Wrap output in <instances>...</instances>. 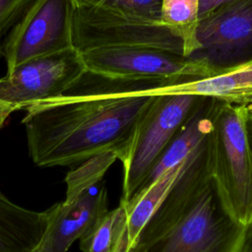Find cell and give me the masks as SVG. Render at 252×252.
<instances>
[{
	"mask_svg": "<svg viewBox=\"0 0 252 252\" xmlns=\"http://www.w3.org/2000/svg\"><path fill=\"white\" fill-rule=\"evenodd\" d=\"M93 76L94 84L80 80L65 94L26 109L22 123L37 166L80 164L107 152L122 163L127 159L138 123L155 95L109 93Z\"/></svg>",
	"mask_w": 252,
	"mask_h": 252,
	"instance_id": "obj_1",
	"label": "cell"
},
{
	"mask_svg": "<svg viewBox=\"0 0 252 252\" xmlns=\"http://www.w3.org/2000/svg\"><path fill=\"white\" fill-rule=\"evenodd\" d=\"M245 232L212 177L176 214L142 228L128 252H241Z\"/></svg>",
	"mask_w": 252,
	"mask_h": 252,
	"instance_id": "obj_2",
	"label": "cell"
},
{
	"mask_svg": "<svg viewBox=\"0 0 252 252\" xmlns=\"http://www.w3.org/2000/svg\"><path fill=\"white\" fill-rule=\"evenodd\" d=\"M117 160L112 152L96 155L70 170L66 198L44 211L45 228L35 252H68L109 211L103 177Z\"/></svg>",
	"mask_w": 252,
	"mask_h": 252,
	"instance_id": "obj_3",
	"label": "cell"
},
{
	"mask_svg": "<svg viewBox=\"0 0 252 252\" xmlns=\"http://www.w3.org/2000/svg\"><path fill=\"white\" fill-rule=\"evenodd\" d=\"M249 107L217 99L213 114V177L231 215L252 220V154L246 131Z\"/></svg>",
	"mask_w": 252,
	"mask_h": 252,
	"instance_id": "obj_4",
	"label": "cell"
},
{
	"mask_svg": "<svg viewBox=\"0 0 252 252\" xmlns=\"http://www.w3.org/2000/svg\"><path fill=\"white\" fill-rule=\"evenodd\" d=\"M205 96L190 94L155 95L135 131L123 165L121 203L130 202L145 176Z\"/></svg>",
	"mask_w": 252,
	"mask_h": 252,
	"instance_id": "obj_5",
	"label": "cell"
},
{
	"mask_svg": "<svg viewBox=\"0 0 252 252\" xmlns=\"http://www.w3.org/2000/svg\"><path fill=\"white\" fill-rule=\"evenodd\" d=\"M86 73L74 48L17 66L0 78V129L13 112L65 94Z\"/></svg>",
	"mask_w": 252,
	"mask_h": 252,
	"instance_id": "obj_6",
	"label": "cell"
},
{
	"mask_svg": "<svg viewBox=\"0 0 252 252\" xmlns=\"http://www.w3.org/2000/svg\"><path fill=\"white\" fill-rule=\"evenodd\" d=\"M87 72L114 80L172 81L177 85L211 77L183 54L144 46L100 47L81 53Z\"/></svg>",
	"mask_w": 252,
	"mask_h": 252,
	"instance_id": "obj_7",
	"label": "cell"
},
{
	"mask_svg": "<svg viewBox=\"0 0 252 252\" xmlns=\"http://www.w3.org/2000/svg\"><path fill=\"white\" fill-rule=\"evenodd\" d=\"M144 46L185 55L183 39L161 23L126 17L108 10L76 6L73 48L82 53L100 47Z\"/></svg>",
	"mask_w": 252,
	"mask_h": 252,
	"instance_id": "obj_8",
	"label": "cell"
},
{
	"mask_svg": "<svg viewBox=\"0 0 252 252\" xmlns=\"http://www.w3.org/2000/svg\"><path fill=\"white\" fill-rule=\"evenodd\" d=\"M188 58L212 76L252 62V0H232L199 22Z\"/></svg>",
	"mask_w": 252,
	"mask_h": 252,
	"instance_id": "obj_9",
	"label": "cell"
},
{
	"mask_svg": "<svg viewBox=\"0 0 252 252\" xmlns=\"http://www.w3.org/2000/svg\"><path fill=\"white\" fill-rule=\"evenodd\" d=\"M73 0H35L3 46L7 73L37 58L73 48Z\"/></svg>",
	"mask_w": 252,
	"mask_h": 252,
	"instance_id": "obj_10",
	"label": "cell"
},
{
	"mask_svg": "<svg viewBox=\"0 0 252 252\" xmlns=\"http://www.w3.org/2000/svg\"><path fill=\"white\" fill-rule=\"evenodd\" d=\"M164 94H190L235 105H252V62L224 74L158 88L150 93L151 95Z\"/></svg>",
	"mask_w": 252,
	"mask_h": 252,
	"instance_id": "obj_11",
	"label": "cell"
},
{
	"mask_svg": "<svg viewBox=\"0 0 252 252\" xmlns=\"http://www.w3.org/2000/svg\"><path fill=\"white\" fill-rule=\"evenodd\" d=\"M44 228V212L24 208L0 191V252H32Z\"/></svg>",
	"mask_w": 252,
	"mask_h": 252,
	"instance_id": "obj_12",
	"label": "cell"
},
{
	"mask_svg": "<svg viewBox=\"0 0 252 252\" xmlns=\"http://www.w3.org/2000/svg\"><path fill=\"white\" fill-rule=\"evenodd\" d=\"M127 209L122 204L107 214L80 240L82 252H128Z\"/></svg>",
	"mask_w": 252,
	"mask_h": 252,
	"instance_id": "obj_13",
	"label": "cell"
},
{
	"mask_svg": "<svg viewBox=\"0 0 252 252\" xmlns=\"http://www.w3.org/2000/svg\"><path fill=\"white\" fill-rule=\"evenodd\" d=\"M160 23L183 39L186 57L196 50L199 0H161Z\"/></svg>",
	"mask_w": 252,
	"mask_h": 252,
	"instance_id": "obj_14",
	"label": "cell"
},
{
	"mask_svg": "<svg viewBox=\"0 0 252 252\" xmlns=\"http://www.w3.org/2000/svg\"><path fill=\"white\" fill-rule=\"evenodd\" d=\"M76 6L95 7L129 18L160 23L161 0H73Z\"/></svg>",
	"mask_w": 252,
	"mask_h": 252,
	"instance_id": "obj_15",
	"label": "cell"
},
{
	"mask_svg": "<svg viewBox=\"0 0 252 252\" xmlns=\"http://www.w3.org/2000/svg\"><path fill=\"white\" fill-rule=\"evenodd\" d=\"M35 0H0V33L3 34L24 17Z\"/></svg>",
	"mask_w": 252,
	"mask_h": 252,
	"instance_id": "obj_16",
	"label": "cell"
},
{
	"mask_svg": "<svg viewBox=\"0 0 252 252\" xmlns=\"http://www.w3.org/2000/svg\"><path fill=\"white\" fill-rule=\"evenodd\" d=\"M246 131H247V137H248L249 146L252 154V113L250 112V110L248 111V115L246 119ZM249 251H252V220L250 223L246 226L245 238H244L243 246L241 249V252H249Z\"/></svg>",
	"mask_w": 252,
	"mask_h": 252,
	"instance_id": "obj_17",
	"label": "cell"
},
{
	"mask_svg": "<svg viewBox=\"0 0 252 252\" xmlns=\"http://www.w3.org/2000/svg\"><path fill=\"white\" fill-rule=\"evenodd\" d=\"M231 1L232 0H199V22L208 18Z\"/></svg>",
	"mask_w": 252,
	"mask_h": 252,
	"instance_id": "obj_18",
	"label": "cell"
},
{
	"mask_svg": "<svg viewBox=\"0 0 252 252\" xmlns=\"http://www.w3.org/2000/svg\"><path fill=\"white\" fill-rule=\"evenodd\" d=\"M1 36H2V34L0 33V59L3 56V46H2V43H1Z\"/></svg>",
	"mask_w": 252,
	"mask_h": 252,
	"instance_id": "obj_19",
	"label": "cell"
},
{
	"mask_svg": "<svg viewBox=\"0 0 252 252\" xmlns=\"http://www.w3.org/2000/svg\"><path fill=\"white\" fill-rule=\"evenodd\" d=\"M249 106V110H250V112L252 113V105H248Z\"/></svg>",
	"mask_w": 252,
	"mask_h": 252,
	"instance_id": "obj_20",
	"label": "cell"
},
{
	"mask_svg": "<svg viewBox=\"0 0 252 252\" xmlns=\"http://www.w3.org/2000/svg\"><path fill=\"white\" fill-rule=\"evenodd\" d=\"M32 252H35V251H34V250H33V251H32Z\"/></svg>",
	"mask_w": 252,
	"mask_h": 252,
	"instance_id": "obj_21",
	"label": "cell"
},
{
	"mask_svg": "<svg viewBox=\"0 0 252 252\" xmlns=\"http://www.w3.org/2000/svg\"><path fill=\"white\" fill-rule=\"evenodd\" d=\"M249 252H252V251H249Z\"/></svg>",
	"mask_w": 252,
	"mask_h": 252,
	"instance_id": "obj_22",
	"label": "cell"
}]
</instances>
